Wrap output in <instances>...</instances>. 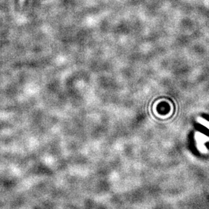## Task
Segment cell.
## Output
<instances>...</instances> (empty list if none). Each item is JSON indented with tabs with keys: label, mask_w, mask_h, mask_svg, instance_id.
I'll list each match as a JSON object with an SVG mask.
<instances>
[{
	"label": "cell",
	"mask_w": 209,
	"mask_h": 209,
	"mask_svg": "<svg viewBox=\"0 0 209 209\" xmlns=\"http://www.w3.org/2000/svg\"><path fill=\"white\" fill-rule=\"evenodd\" d=\"M198 122H200V124L204 125V126H205L206 127H207V128H209V122H207V121H206V120L204 119H202V118H199L198 119Z\"/></svg>",
	"instance_id": "cell-1"
}]
</instances>
